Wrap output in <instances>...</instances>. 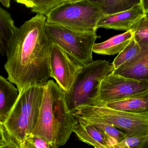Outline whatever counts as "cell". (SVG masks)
<instances>
[{
    "label": "cell",
    "mask_w": 148,
    "mask_h": 148,
    "mask_svg": "<svg viewBox=\"0 0 148 148\" xmlns=\"http://www.w3.org/2000/svg\"><path fill=\"white\" fill-rule=\"evenodd\" d=\"M47 17L37 14L16 27L8 47L5 68L8 80L20 92L31 86H43L51 78L52 44L46 32Z\"/></svg>",
    "instance_id": "6da1fadb"
},
{
    "label": "cell",
    "mask_w": 148,
    "mask_h": 148,
    "mask_svg": "<svg viewBox=\"0 0 148 148\" xmlns=\"http://www.w3.org/2000/svg\"><path fill=\"white\" fill-rule=\"evenodd\" d=\"M78 123L68 108L65 93L52 79L43 86L38 119L31 134L43 138L52 148L65 145Z\"/></svg>",
    "instance_id": "7a4b0ae2"
},
{
    "label": "cell",
    "mask_w": 148,
    "mask_h": 148,
    "mask_svg": "<svg viewBox=\"0 0 148 148\" xmlns=\"http://www.w3.org/2000/svg\"><path fill=\"white\" fill-rule=\"evenodd\" d=\"M42 96L43 86H29L19 92L15 103L3 123L19 148L34 128Z\"/></svg>",
    "instance_id": "3957f363"
},
{
    "label": "cell",
    "mask_w": 148,
    "mask_h": 148,
    "mask_svg": "<svg viewBox=\"0 0 148 148\" xmlns=\"http://www.w3.org/2000/svg\"><path fill=\"white\" fill-rule=\"evenodd\" d=\"M112 71L111 64L106 60L93 61L84 66L71 90L65 93L70 111L79 106L96 104L98 101L100 83Z\"/></svg>",
    "instance_id": "277c9868"
},
{
    "label": "cell",
    "mask_w": 148,
    "mask_h": 148,
    "mask_svg": "<svg viewBox=\"0 0 148 148\" xmlns=\"http://www.w3.org/2000/svg\"><path fill=\"white\" fill-rule=\"evenodd\" d=\"M103 14L97 6L87 0L64 3L47 17L48 23L59 25L75 31L93 32Z\"/></svg>",
    "instance_id": "5b68a950"
},
{
    "label": "cell",
    "mask_w": 148,
    "mask_h": 148,
    "mask_svg": "<svg viewBox=\"0 0 148 148\" xmlns=\"http://www.w3.org/2000/svg\"><path fill=\"white\" fill-rule=\"evenodd\" d=\"M45 27L52 44L57 45L85 65L93 62L92 48L98 38L96 32L75 31L47 21Z\"/></svg>",
    "instance_id": "8992f818"
},
{
    "label": "cell",
    "mask_w": 148,
    "mask_h": 148,
    "mask_svg": "<svg viewBox=\"0 0 148 148\" xmlns=\"http://www.w3.org/2000/svg\"><path fill=\"white\" fill-rule=\"evenodd\" d=\"M71 113L74 116H88L99 118L114 125L127 136L148 134V112H127L97 105L79 106Z\"/></svg>",
    "instance_id": "52a82bcc"
},
{
    "label": "cell",
    "mask_w": 148,
    "mask_h": 148,
    "mask_svg": "<svg viewBox=\"0 0 148 148\" xmlns=\"http://www.w3.org/2000/svg\"><path fill=\"white\" fill-rule=\"evenodd\" d=\"M148 91V80L125 77L113 72L101 81L97 103L103 104Z\"/></svg>",
    "instance_id": "ba28073f"
},
{
    "label": "cell",
    "mask_w": 148,
    "mask_h": 148,
    "mask_svg": "<svg viewBox=\"0 0 148 148\" xmlns=\"http://www.w3.org/2000/svg\"><path fill=\"white\" fill-rule=\"evenodd\" d=\"M84 65L57 45L52 44L50 56L51 78L56 80L65 93L70 90Z\"/></svg>",
    "instance_id": "9c48e42d"
},
{
    "label": "cell",
    "mask_w": 148,
    "mask_h": 148,
    "mask_svg": "<svg viewBox=\"0 0 148 148\" xmlns=\"http://www.w3.org/2000/svg\"><path fill=\"white\" fill-rule=\"evenodd\" d=\"M145 14L142 5L139 4L123 12L104 15L98 22L97 29L104 28L130 31L134 24Z\"/></svg>",
    "instance_id": "30bf717a"
},
{
    "label": "cell",
    "mask_w": 148,
    "mask_h": 148,
    "mask_svg": "<svg viewBox=\"0 0 148 148\" xmlns=\"http://www.w3.org/2000/svg\"><path fill=\"white\" fill-rule=\"evenodd\" d=\"M73 132L79 140L95 148H113L117 143L101 129L81 120H78Z\"/></svg>",
    "instance_id": "8fae6325"
},
{
    "label": "cell",
    "mask_w": 148,
    "mask_h": 148,
    "mask_svg": "<svg viewBox=\"0 0 148 148\" xmlns=\"http://www.w3.org/2000/svg\"><path fill=\"white\" fill-rule=\"evenodd\" d=\"M133 59L112 72L125 77L148 80V48H142Z\"/></svg>",
    "instance_id": "7c38bea8"
},
{
    "label": "cell",
    "mask_w": 148,
    "mask_h": 148,
    "mask_svg": "<svg viewBox=\"0 0 148 148\" xmlns=\"http://www.w3.org/2000/svg\"><path fill=\"white\" fill-rule=\"evenodd\" d=\"M97 105H103L112 109L127 112H148V91Z\"/></svg>",
    "instance_id": "4fadbf2b"
},
{
    "label": "cell",
    "mask_w": 148,
    "mask_h": 148,
    "mask_svg": "<svg viewBox=\"0 0 148 148\" xmlns=\"http://www.w3.org/2000/svg\"><path fill=\"white\" fill-rule=\"evenodd\" d=\"M19 92L17 88L8 79L0 75V121L4 123L7 118Z\"/></svg>",
    "instance_id": "5bb4252c"
},
{
    "label": "cell",
    "mask_w": 148,
    "mask_h": 148,
    "mask_svg": "<svg viewBox=\"0 0 148 148\" xmlns=\"http://www.w3.org/2000/svg\"><path fill=\"white\" fill-rule=\"evenodd\" d=\"M133 37L131 30L114 36L100 43L94 44L92 52L103 55H113L121 52Z\"/></svg>",
    "instance_id": "9a60e30c"
},
{
    "label": "cell",
    "mask_w": 148,
    "mask_h": 148,
    "mask_svg": "<svg viewBox=\"0 0 148 148\" xmlns=\"http://www.w3.org/2000/svg\"><path fill=\"white\" fill-rule=\"evenodd\" d=\"M16 27L11 14L0 7V54L5 56Z\"/></svg>",
    "instance_id": "2e32d148"
},
{
    "label": "cell",
    "mask_w": 148,
    "mask_h": 148,
    "mask_svg": "<svg viewBox=\"0 0 148 148\" xmlns=\"http://www.w3.org/2000/svg\"><path fill=\"white\" fill-rule=\"evenodd\" d=\"M100 9L104 15L123 12L140 4V0H87Z\"/></svg>",
    "instance_id": "e0dca14e"
},
{
    "label": "cell",
    "mask_w": 148,
    "mask_h": 148,
    "mask_svg": "<svg viewBox=\"0 0 148 148\" xmlns=\"http://www.w3.org/2000/svg\"><path fill=\"white\" fill-rule=\"evenodd\" d=\"M75 118L77 120H81L92 125L101 129L108 136L115 139L117 143L121 142L127 136V135L114 125L97 117L88 116H77Z\"/></svg>",
    "instance_id": "ac0fdd59"
},
{
    "label": "cell",
    "mask_w": 148,
    "mask_h": 148,
    "mask_svg": "<svg viewBox=\"0 0 148 148\" xmlns=\"http://www.w3.org/2000/svg\"><path fill=\"white\" fill-rule=\"evenodd\" d=\"M141 48L138 43L132 38L129 44L119 53L111 64L112 71H114L122 65L136 58L141 51Z\"/></svg>",
    "instance_id": "d6986e66"
},
{
    "label": "cell",
    "mask_w": 148,
    "mask_h": 148,
    "mask_svg": "<svg viewBox=\"0 0 148 148\" xmlns=\"http://www.w3.org/2000/svg\"><path fill=\"white\" fill-rule=\"evenodd\" d=\"M133 38L142 48H148V14H145L132 27Z\"/></svg>",
    "instance_id": "ffe728a7"
},
{
    "label": "cell",
    "mask_w": 148,
    "mask_h": 148,
    "mask_svg": "<svg viewBox=\"0 0 148 148\" xmlns=\"http://www.w3.org/2000/svg\"><path fill=\"white\" fill-rule=\"evenodd\" d=\"M67 1L68 0H34L32 12L47 17L53 10Z\"/></svg>",
    "instance_id": "44dd1931"
},
{
    "label": "cell",
    "mask_w": 148,
    "mask_h": 148,
    "mask_svg": "<svg viewBox=\"0 0 148 148\" xmlns=\"http://www.w3.org/2000/svg\"><path fill=\"white\" fill-rule=\"evenodd\" d=\"M148 134L127 136L121 142L116 144L113 148H147Z\"/></svg>",
    "instance_id": "7402d4cb"
},
{
    "label": "cell",
    "mask_w": 148,
    "mask_h": 148,
    "mask_svg": "<svg viewBox=\"0 0 148 148\" xmlns=\"http://www.w3.org/2000/svg\"><path fill=\"white\" fill-rule=\"evenodd\" d=\"M20 148H52L51 145L43 138L30 134L21 144Z\"/></svg>",
    "instance_id": "603a6c76"
},
{
    "label": "cell",
    "mask_w": 148,
    "mask_h": 148,
    "mask_svg": "<svg viewBox=\"0 0 148 148\" xmlns=\"http://www.w3.org/2000/svg\"><path fill=\"white\" fill-rule=\"evenodd\" d=\"M19 148L8 133L0 132V148Z\"/></svg>",
    "instance_id": "cb8c5ba5"
},
{
    "label": "cell",
    "mask_w": 148,
    "mask_h": 148,
    "mask_svg": "<svg viewBox=\"0 0 148 148\" xmlns=\"http://www.w3.org/2000/svg\"><path fill=\"white\" fill-rule=\"evenodd\" d=\"M17 3L25 5L28 8H32L34 6V0H15Z\"/></svg>",
    "instance_id": "d4e9b609"
},
{
    "label": "cell",
    "mask_w": 148,
    "mask_h": 148,
    "mask_svg": "<svg viewBox=\"0 0 148 148\" xmlns=\"http://www.w3.org/2000/svg\"><path fill=\"white\" fill-rule=\"evenodd\" d=\"M140 4L145 14L148 13V0H140Z\"/></svg>",
    "instance_id": "484cf974"
},
{
    "label": "cell",
    "mask_w": 148,
    "mask_h": 148,
    "mask_svg": "<svg viewBox=\"0 0 148 148\" xmlns=\"http://www.w3.org/2000/svg\"><path fill=\"white\" fill-rule=\"evenodd\" d=\"M0 132H3V133H8L6 130L3 123L0 121Z\"/></svg>",
    "instance_id": "4316f807"
},
{
    "label": "cell",
    "mask_w": 148,
    "mask_h": 148,
    "mask_svg": "<svg viewBox=\"0 0 148 148\" xmlns=\"http://www.w3.org/2000/svg\"><path fill=\"white\" fill-rule=\"evenodd\" d=\"M82 0H68V2H76L77 1H81Z\"/></svg>",
    "instance_id": "83f0119b"
}]
</instances>
